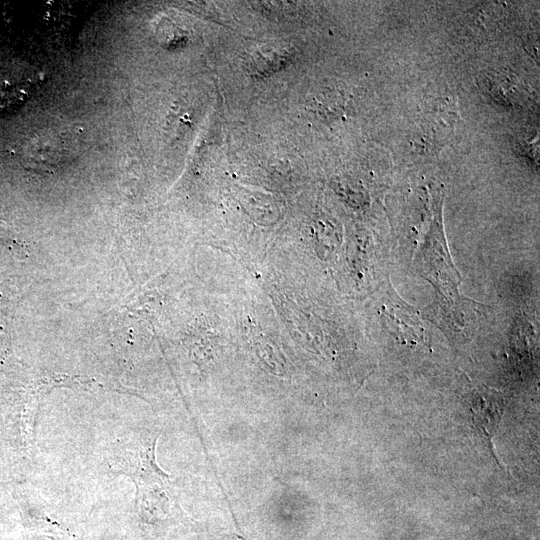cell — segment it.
<instances>
[{
  "label": "cell",
  "instance_id": "obj_1",
  "mask_svg": "<svg viewBox=\"0 0 540 540\" xmlns=\"http://www.w3.org/2000/svg\"><path fill=\"white\" fill-rule=\"evenodd\" d=\"M158 435H140L121 441L113 448L110 466L117 472L132 478L141 501L153 493H163L168 475L160 469L155 458Z\"/></svg>",
  "mask_w": 540,
  "mask_h": 540
},
{
  "label": "cell",
  "instance_id": "obj_2",
  "mask_svg": "<svg viewBox=\"0 0 540 540\" xmlns=\"http://www.w3.org/2000/svg\"><path fill=\"white\" fill-rule=\"evenodd\" d=\"M80 132L76 129L57 126L36 133L24 145V163L34 169H52L69 162L80 151Z\"/></svg>",
  "mask_w": 540,
  "mask_h": 540
},
{
  "label": "cell",
  "instance_id": "obj_3",
  "mask_svg": "<svg viewBox=\"0 0 540 540\" xmlns=\"http://www.w3.org/2000/svg\"><path fill=\"white\" fill-rule=\"evenodd\" d=\"M469 401L474 423L488 439H492L503 414V396L482 385L474 387Z\"/></svg>",
  "mask_w": 540,
  "mask_h": 540
},
{
  "label": "cell",
  "instance_id": "obj_4",
  "mask_svg": "<svg viewBox=\"0 0 540 540\" xmlns=\"http://www.w3.org/2000/svg\"><path fill=\"white\" fill-rule=\"evenodd\" d=\"M27 90L10 81H0V115L18 108L27 98Z\"/></svg>",
  "mask_w": 540,
  "mask_h": 540
}]
</instances>
